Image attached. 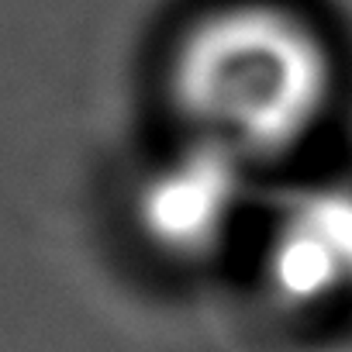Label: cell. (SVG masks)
Wrapping results in <instances>:
<instances>
[{
    "mask_svg": "<svg viewBox=\"0 0 352 352\" xmlns=\"http://www.w3.org/2000/svg\"><path fill=\"white\" fill-rule=\"evenodd\" d=\"M162 87L190 138L266 169L324 131L342 66L324 28L290 0H214L176 32Z\"/></svg>",
    "mask_w": 352,
    "mask_h": 352,
    "instance_id": "1",
    "label": "cell"
},
{
    "mask_svg": "<svg viewBox=\"0 0 352 352\" xmlns=\"http://www.w3.org/2000/svg\"><path fill=\"white\" fill-rule=\"evenodd\" d=\"M256 173L235 152L187 135L180 148L148 166L135 184L131 225L155 259L204 266L242 228Z\"/></svg>",
    "mask_w": 352,
    "mask_h": 352,
    "instance_id": "2",
    "label": "cell"
},
{
    "mask_svg": "<svg viewBox=\"0 0 352 352\" xmlns=\"http://www.w3.org/2000/svg\"><path fill=\"white\" fill-rule=\"evenodd\" d=\"M263 287L290 314L352 307V180H318L294 190L263 239Z\"/></svg>",
    "mask_w": 352,
    "mask_h": 352,
    "instance_id": "3",
    "label": "cell"
}]
</instances>
